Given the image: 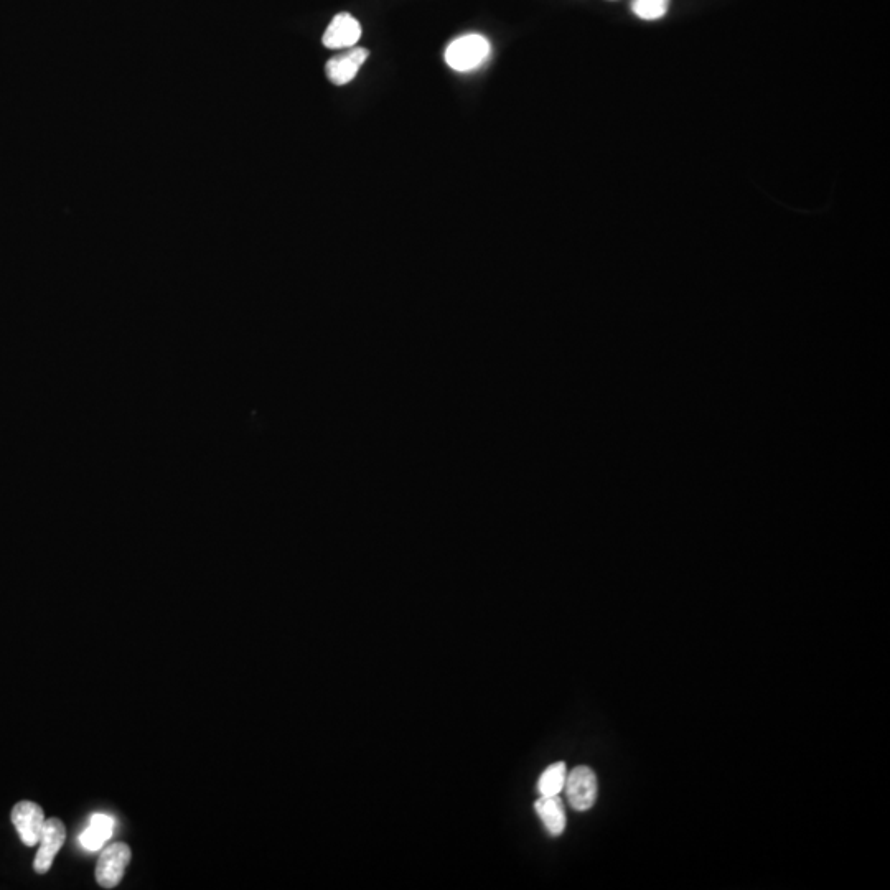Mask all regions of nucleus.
Listing matches in <instances>:
<instances>
[{"label":"nucleus","mask_w":890,"mask_h":890,"mask_svg":"<svg viewBox=\"0 0 890 890\" xmlns=\"http://www.w3.org/2000/svg\"><path fill=\"white\" fill-rule=\"evenodd\" d=\"M368 57H370V52L361 47L352 48L340 57H333L325 66L328 80L332 81L333 85H348L350 81L355 80L358 71L361 66L365 65Z\"/></svg>","instance_id":"obj_7"},{"label":"nucleus","mask_w":890,"mask_h":890,"mask_svg":"<svg viewBox=\"0 0 890 890\" xmlns=\"http://www.w3.org/2000/svg\"><path fill=\"white\" fill-rule=\"evenodd\" d=\"M567 800L572 808L577 811L591 810L597 800V777L594 770L586 765L576 767L567 773L566 785Z\"/></svg>","instance_id":"obj_3"},{"label":"nucleus","mask_w":890,"mask_h":890,"mask_svg":"<svg viewBox=\"0 0 890 890\" xmlns=\"http://www.w3.org/2000/svg\"><path fill=\"white\" fill-rule=\"evenodd\" d=\"M670 0H633V14L643 20H658L668 12Z\"/></svg>","instance_id":"obj_11"},{"label":"nucleus","mask_w":890,"mask_h":890,"mask_svg":"<svg viewBox=\"0 0 890 890\" xmlns=\"http://www.w3.org/2000/svg\"><path fill=\"white\" fill-rule=\"evenodd\" d=\"M114 820L108 815H94L88 830L81 834V844L89 851H99L104 843L113 836Z\"/></svg>","instance_id":"obj_9"},{"label":"nucleus","mask_w":890,"mask_h":890,"mask_svg":"<svg viewBox=\"0 0 890 890\" xmlns=\"http://www.w3.org/2000/svg\"><path fill=\"white\" fill-rule=\"evenodd\" d=\"M361 25L353 15L343 12L333 17L332 22L325 30L324 42L325 47L330 50H343V48H353L356 43L360 42Z\"/></svg>","instance_id":"obj_6"},{"label":"nucleus","mask_w":890,"mask_h":890,"mask_svg":"<svg viewBox=\"0 0 890 890\" xmlns=\"http://www.w3.org/2000/svg\"><path fill=\"white\" fill-rule=\"evenodd\" d=\"M131 848L124 843L109 844L103 849L96 866V881L104 889H113L121 882L126 867L131 862Z\"/></svg>","instance_id":"obj_2"},{"label":"nucleus","mask_w":890,"mask_h":890,"mask_svg":"<svg viewBox=\"0 0 890 890\" xmlns=\"http://www.w3.org/2000/svg\"><path fill=\"white\" fill-rule=\"evenodd\" d=\"M45 821L47 820H45L42 808L33 801H19L12 810V823H14L15 830L19 833L25 846H30V848L40 841Z\"/></svg>","instance_id":"obj_4"},{"label":"nucleus","mask_w":890,"mask_h":890,"mask_svg":"<svg viewBox=\"0 0 890 890\" xmlns=\"http://www.w3.org/2000/svg\"><path fill=\"white\" fill-rule=\"evenodd\" d=\"M490 55V42L477 33H470L457 38L445 50V63L452 70L465 73L482 65Z\"/></svg>","instance_id":"obj_1"},{"label":"nucleus","mask_w":890,"mask_h":890,"mask_svg":"<svg viewBox=\"0 0 890 890\" xmlns=\"http://www.w3.org/2000/svg\"><path fill=\"white\" fill-rule=\"evenodd\" d=\"M65 839L66 828L63 825V821L58 820V818H50V820L45 821L42 836H40V841H38L40 846H38L37 858L33 862V867H35V871L38 874H45V872L50 871L53 861L57 858L58 851L65 844Z\"/></svg>","instance_id":"obj_5"},{"label":"nucleus","mask_w":890,"mask_h":890,"mask_svg":"<svg viewBox=\"0 0 890 890\" xmlns=\"http://www.w3.org/2000/svg\"><path fill=\"white\" fill-rule=\"evenodd\" d=\"M534 810L551 836H561L564 833L567 825L566 810L559 795L539 797L534 803Z\"/></svg>","instance_id":"obj_8"},{"label":"nucleus","mask_w":890,"mask_h":890,"mask_svg":"<svg viewBox=\"0 0 890 890\" xmlns=\"http://www.w3.org/2000/svg\"><path fill=\"white\" fill-rule=\"evenodd\" d=\"M566 778L567 769L564 762H556V764L549 765L548 769L541 773L538 785H536L539 797H554V795H559V793L564 790Z\"/></svg>","instance_id":"obj_10"}]
</instances>
